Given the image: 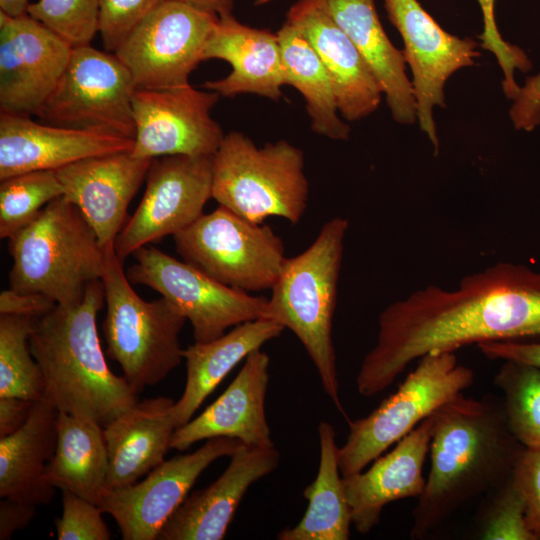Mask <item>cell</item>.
<instances>
[{"label":"cell","mask_w":540,"mask_h":540,"mask_svg":"<svg viewBox=\"0 0 540 540\" xmlns=\"http://www.w3.org/2000/svg\"><path fill=\"white\" fill-rule=\"evenodd\" d=\"M286 22L310 42L322 61L336 96L338 110L348 121L372 114L382 89L357 48L331 15L325 0H298Z\"/></svg>","instance_id":"ffe728a7"},{"label":"cell","mask_w":540,"mask_h":540,"mask_svg":"<svg viewBox=\"0 0 540 540\" xmlns=\"http://www.w3.org/2000/svg\"><path fill=\"white\" fill-rule=\"evenodd\" d=\"M131 73L114 53L73 47L69 63L38 117L53 125L96 129L134 139Z\"/></svg>","instance_id":"8fae6325"},{"label":"cell","mask_w":540,"mask_h":540,"mask_svg":"<svg viewBox=\"0 0 540 540\" xmlns=\"http://www.w3.org/2000/svg\"><path fill=\"white\" fill-rule=\"evenodd\" d=\"M34 401L0 397V438L13 434L27 421Z\"/></svg>","instance_id":"f6af8a7d"},{"label":"cell","mask_w":540,"mask_h":540,"mask_svg":"<svg viewBox=\"0 0 540 540\" xmlns=\"http://www.w3.org/2000/svg\"><path fill=\"white\" fill-rule=\"evenodd\" d=\"M164 0H100L98 32L108 52L125 38Z\"/></svg>","instance_id":"8d00e7d4"},{"label":"cell","mask_w":540,"mask_h":540,"mask_svg":"<svg viewBox=\"0 0 540 540\" xmlns=\"http://www.w3.org/2000/svg\"><path fill=\"white\" fill-rule=\"evenodd\" d=\"M132 256L129 281L148 286L169 301L190 321L195 342H209L228 328L264 318L268 299L263 296L222 284L152 246H143Z\"/></svg>","instance_id":"30bf717a"},{"label":"cell","mask_w":540,"mask_h":540,"mask_svg":"<svg viewBox=\"0 0 540 540\" xmlns=\"http://www.w3.org/2000/svg\"><path fill=\"white\" fill-rule=\"evenodd\" d=\"M494 490L481 521V539L535 540L527 526L524 497L513 474Z\"/></svg>","instance_id":"d590c367"},{"label":"cell","mask_w":540,"mask_h":540,"mask_svg":"<svg viewBox=\"0 0 540 540\" xmlns=\"http://www.w3.org/2000/svg\"><path fill=\"white\" fill-rule=\"evenodd\" d=\"M134 139L115 133L45 125L29 115L0 114V180L40 170H57L76 161L131 151Z\"/></svg>","instance_id":"d6986e66"},{"label":"cell","mask_w":540,"mask_h":540,"mask_svg":"<svg viewBox=\"0 0 540 540\" xmlns=\"http://www.w3.org/2000/svg\"><path fill=\"white\" fill-rule=\"evenodd\" d=\"M57 303L38 293H24L12 289L0 293V314L19 315L31 318L41 317L50 312Z\"/></svg>","instance_id":"b9f144b4"},{"label":"cell","mask_w":540,"mask_h":540,"mask_svg":"<svg viewBox=\"0 0 540 540\" xmlns=\"http://www.w3.org/2000/svg\"><path fill=\"white\" fill-rule=\"evenodd\" d=\"M73 46L24 14L0 11L1 112L37 115L54 92Z\"/></svg>","instance_id":"e0dca14e"},{"label":"cell","mask_w":540,"mask_h":540,"mask_svg":"<svg viewBox=\"0 0 540 540\" xmlns=\"http://www.w3.org/2000/svg\"><path fill=\"white\" fill-rule=\"evenodd\" d=\"M431 465L412 511L411 539H422L465 504L497 488L513 472L524 446L511 433L502 401L463 394L435 413Z\"/></svg>","instance_id":"7a4b0ae2"},{"label":"cell","mask_w":540,"mask_h":540,"mask_svg":"<svg viewBox=\"0 0 540 540\" xmlns=\"http://www.w3.org/2000/svg\"><path fill=\"white\" fill-rule=\"evenodd\" d=\"M320 459L315 480L303 495L308 500L304 516L294 527L280 531L279 540H347L352 518L339 468L334 427L318 426Z\"/></svg>","instance_id":"f546056e"},{"label":"cell","mask_w":540,"mask_h":540,"mask_svg":"<svg viewBox=\"0 0 540 540\" xmlns=\"http://www.w3.org/2000/svg\"><path fill=\"white\" fill-rule=\"evenodd\" d=\"M477 347L489 359L514 361L540 368V343L491 341L480 343Z\"/></svg>","instance_id":"7bdbcfd3"},{"label":"cell","mask_w":540,"mask_h":540,"mask_svg":"<svg viewBox=\"0 0 540 540\" xmlns=\"http://www.w3.org/2000/svg\"><path fill=\"white\" fill-rule=\"evenodd\" d=\"M28 0H0V11L16 17L27 13Z\"/></svg>","instance_id":"7dc6e473"},{"label":"cell","mask_w":540,"mask_h":540,"mask_svg":"<svg viewBox=\"0 0 540 540\" xmlns=\"http://www.w3.org/2000/svg\"><path fill=\"white\" fill-rule=\"evenodd\" d=\"M107 473L104 427L91 419L59 412L56 449L45 472L47 483L99 505Z\"/></svg>","instance_id":"f1b7e54d"},{"label":"cell","mask_w":540,"mask_h":540,"mask_svg":"<svg viewBox=\"0 0 540 540\" xmlns=\"http://www.w3.org/2000/svg\"><path fill=\"white\" fill-rule=\"evenodd\" d=\"M174 404L164 396L137 401L104 427L106 490L134 484L164 461L176 430Z\"/></svg>","instance_id":"d4e9b609"},{"label":"cell","mask_w":540,"mask_h":540,"mask_svg":"<svg viewBox=\"0 0 540 540\" xmlns=\"http://www.w3.org/2000/svg\"><path fill=\"white\" fill-rule=\"evenodd\" d=\"M473 370L453 351L430 353L417 361L397 390L365 417L348 420L349 433L338 447L342 477L362 471L424 419L472 386Z\"/></svg>","instance_id":"ba28073f"},{"label":"cell","mask_w":540,"mask_h":540,"mask_svg":"<svg viewBox=\"0 0 540 540\" xmlns=\"http://www.w3.org/2000/svg\"><path fill=\"white\" fill-rule=\"evenodd\" d=\"M280 453L274 446L242 445L224 472L188 496L163 526L158 540H221L249 487L273 472Z\"/></svg>","instance_id":"44dd1931"},{"label":"cell","mask_w":540,"mask_h":540,"mask_svg":"<svg viewBox=\"0 0 540 540\" xmlns=\"http://www.w3.org/2000/svg\"><path fill=\"white\" fill-rule=\"evenodd\" d=\"M105 301L102 280L91 282L74 305H56L34 320L30 349L39 364L44 397L59 412L88 418L105 427L137 403L124 376L109 368L96 319Z\"/></svg>","instance_id":"3957f363"},{"label":"cell","mask_w":540,"mask_h":540,"mask_svg":"<svg viewBox=\"0 0 540 540\" xmlns=\"http://www.w3.org/2000/svg\"><path fill=\"white\" fill-rule=\"evenodd\" d=\"M212 198V157L168 155L151 162L137 209L114 241L118 258L194 223Z\"/></svg>","instance_id":"4fadbf2b"},{"label":"cell","mask_w":540,"mask_h":540,"mask_svg":"<svg viewBox=\"0 0 540 540\" xmlns=\"http://www.w3.org/2000/svg\"><path fill=\"white\" fill-rule=\"evenodd\" d=\"M349 222L333 217L303 252L287 258L264 318L289 329L313 362L324 392L348 421L339 395L333 318Z\"/></svg>","instance_id":"277c9868"},{"label":"cell","mask_w":540,"mask_h":540,"mask_svg":"<svg viewBox=\"0 0 540 540\" xmlns=\"http://www.w3.org/2000/svg\"><path fill=\"white\" fill-rule=\"evenodd\" d=\"M107 311V355L138 394L167 377L184 359L179 334L186 318L165 298L145 301L134 291L114 244L105 247L101 278Z\"/></svg>","instance_id":"52a82bcc"},{"label":"cell","mask_w":540,"mask_h":540,"mask_svg":"<svg viewBox=\"0 0 540 540\" xmlns=\"http://www.w3.org/2000/svg\"><path fill=\"white\" fill-rule=\"evenodd\" d=\"M0 237L11 238L52 200L63 196L55 170L31 171L0 180Z\"/></svg>","instance_id":"836d02e7"},{"label":"cell","mask_w":540,"mask_h":540,"mask_svg":"<svg viewBox=\"0 0 540 540\" xmlns=\"http://www.w3.org/2000/svg\"><path fill=\"white\" fill-rule=\"evenodd\" d=\"M337 24L351 39L385 94L393 119L411 125L417 121L412 83L405 71L403 51L387 37L374 0H325Z\"/></svg>","instance_id":"484cf974"},{"label":"cell","mask_w":540,"mask_h":540,"mask_svg":"<svg viewBox=\"0 0 540 540\" xmlns=\"http://www.w3.org/2000/svg\"><path fill=\"white\" fill-rule=\"evenodd\" d=\"M62 491V516L55 522L58 540H109L102 509L68 490Z\"/></svg>","instance_id":"f35d334b"},{"label":"cell","mask_w":540,"mask_h":540,"mask_svg":"<svg viewBox=\"0 0 540 540\" xmlns=\"http://www.w3.org/2000/svg\"><path fill=\"white\" fill-rule=\"evenodd\" d=\"M219 17L231 14L234 0H180Z\"/></svg>","instance_id":"bcb514c9"},{"label":"cell","mask_w":540,"mask_h":540,"mask_svg":"<svg viewBox=\"0 0 540 540\" xmlns=\"http://www.w3.org/2000/svg\"><path fill=\"white\" fill-rule=\"evenodd\" d=\"M173 238L185 262L246 292L271 290L287 259L281 237L270 226L248 221L220 205Z\"/></svg>","instance_id":"9c48e42d"},{"label":"cell","mask_w":540,"mask_h":540,"mask_svg":"<svg viewBox=\"0 0 540 540\" xmlns=\"http://www.w3.org/2000/svg\"><path fill=\"white\" fill-rule=\"evenodd\" d=\"M100 0H38L27 9L71 46L90 45L98 32Z\"/></svg>","instance_id":"e575fe53"},{"label":"cell","mask_w":540,"mask_h":540,"mask_svg":"<svg viewBox=\"0 0 540 540\" xmlns=\"http://www.w3.org/2000/svg\"><path fill=\"white\" fill-rule=\"evenodd\" d=\"M434 413L424 419L394 448L373 461L366 471L343 477L352 525L360 534L378 525L391 502L418 498L425 487L423 466L430 449Z\"/></svg>","instance_id":"603a6c76"},{"label":"cell","mask_w":540,"mask_h":540,"mask_svg":"<svg viewBox=\"0 0 540 540\" xmlns=\"http://www.w3.org/2000/svg\"><path fill=\"white\" fill-rule=\"evenodd\" d=\"M285 328L266 318L248 321L209 342H195L184 349L186 382L184 391L172 409L176 428L191 420L229 372Z\"/></svg>","instance_id":"83f0119b"},{"label":"cell","mask_w":540,"mask_h":540,"mask_svg":"<svg viewBox=\"0 0 540 540\" xmlns=\"http://www.w3.org/2000/svg\"><path fill=\"white\" fill-rule=\"evenodd\" d=\"M277 36L285 85L293 86L302 94L313 132L332 140H348L351 128L338 116L331 80L308 39L286 21Z\"/></svg>","instance_id":"4dcf8cb0"},{"label":"cell","mask_w":540,"mask_h":540,"mask_svg":"<svg viewBox=\"0 0 540 540\" xmlns=\"http://www.w3.org/2000/svg\"><path fill=\"white\" fill-rule=\"evenodd\" d=\"M34 318L0 316V397L37 401L44 397L41 368L30 349Z\"/></svg>","instance_id":"1f68e13d"},{"label":"cell","mask_w":540,"mask_h":540,"mask_svg":"<svg viewBox=\"0 0 540 540\" xmlns=\"http://www.w3.org/2000/svg\"><path fill=\"white\" fill-rule=\"evenodd\" d=\"M219 96L190 84L169 89H137L132 99L135 122L132 155L149 159L168 155L212 157L225 136L210 115Z\"/></svg>","instance_id":"2e32d148"},{"label":"cell","mask_w":540,"mask_h":540,"mask_svg":"<svg viewBox=\"0 0 540 540\" xmlns=\"http://www.w3.org/2000/svg\"><path fill=\"white\" fill-rule=\"evenodd\" d=\"M390 22L404 42L403 55L412 72L417 121L434 147L439 139L433 117L435 106L444 108V86L453 73L474 65L478 44L441 28L418 0H384Z\"/></svg>","instance_id":"9a60e30c"},{"label":"cell","mask_w":540,"mask_h":540,"mask_svg":"<svg viewBox=\"0 0 540 540\" xmlns=\"http://www.w3.org/2000/svg\"><path fill=\"white\" fill-rule=\"evenodd\" d=\"M507 425L525 448H540V368L504 361L494 376Z\"/></svg>","instance_id":"d6a6232c"},{"label":"cell","mask_w":540,"mask_h":540,"mask_svg":"<svg viewBox=\"0 0 540 540\" xmlns=\"http://www.w3.org/2000/svg\"><path fill=\"white\" fill-rule=\"evenodd\" d=\"M525 501V518L540 540V448H525L512 472Z\"/></svg>","instance_id":"ab89813d"},{"label":"cell","mask_w":540,"mask_h":540,"mask_svg":"<svg viewBox=\"0 0 540 540\" xmlns=\"http://www.w3.org/2000/svg\"><path fill=\"white\" fill-rule=\"evenodd\" d=\"M219 16L180 0H164L119 45L114 54L127 67L137 89L189 85L203 61Z\"/></svg>","instance_id":"7c38bea8"},{"label":"cell","mask_w":540,"mask_h":540,"mask_svg":"<svg viewBox=\"0 0 540 540\" xmlns=\"http://www.w3.org/2000/svg\"><path fill=\"white\" fill-rule=\"evenodd\" d=\"M242 445L229 437L210 438L192 453L164 460L144 480L106 490L99 506L114 518L124 540H155L200 474Z\"/></svg>","instance_id":"5bb4252c"},{"label":"cell","mask_w":540,"mask_h":540,"mask_svg":"<svg viewBox=\"0 0 540 540\" xmlns=\"http://www.w3.org/2000/svg\"><path fill=\"white\" fill-rule=\"evenodd\" d=\"M304 166L303 151L286 140L258 147L231 132L212 156V198L253 223L268 217L298 223L309 196Z\"/></svg>","instance_id":"8992f818"},{"label":"cell","mask_w":540,"mask_h":540,"mask_svg":"<svg viewBox=\"0 0 540 540\" xmlns=\"http://www.w3.org/2000/svg\"><path fill=\"white\" fill-rule=\"evenodd\" d=\"M221 59L232 70L224 78L203 87L220 96L257 94L277 101L285 85L281 48L277 34L238 22L232 14L219 20L206 44L203 61Z\"/></svg>","instance_id":"cb8c5ba5"},{"label":"cell","mask_w":540,"mask_h":540,"mask_svg":"<svg viewBox=\"0 0 540 540\" xmlns=\"http://www.w3.org/2000/svg\"><path fill=\"white\" fill-rule=\"evenodd\" d=\"M270 358L250 353L225 391L201 414L176 428L171 449L184 451L196 442L229 437L249 447L274 446L266 419L265 398Z\"/></svg>","instance_id":"7402d4cb"},{"label":"cell","mask_w":540,"mask_h":540,"mask_svg":"<svg viewBox=\"0 0 540 540\" xmlns=\"http://www.w3.org/2000/svg\"><path fill=\"white\" fill-rule=\"evenodd\" d=\"M59 411L43 397L34 401L25 424L0 438V496L35 506L49 504L55 487L45 472L57 443Z\"/></svg>","instance_id":"4316f807"},{"label":"cell","mask_w":540,"mask_h":540,"mask_svg":"<svg viewBox=\"0 0 540 540\" xmlns=\"http://www.w3.org/2000/svg\"><path fill=\"white\" fill-rule=\"evenodd\" d=\"M153 159L131 151L85 158L55 170L63 197L74 204L105 248L126 223L127 208Z\"/></svg>","instance_id":"ac0fdd59"},{"label":"cell","mask_w":540,"mask_h":540,"mask_svg":"<svg viewBox=\"0 0 540 540\" xmlns=\"http://www.w3.org/2000/svg\"><path fill=\"white\" fill-rule=\"evenodd\" d=\"M3 499L0 502V539L7 540L29 525L36 514V506L10 498Z\"/></svg>","instance_id":"ee69618b"},{"label":"cell","mask_w":540,"mask_h":540,"mask_svg":"<svg viewBox=\"0 0 540 540\" xmlns=\"http://www.w3.org/2000/svg\"><path fill=\"white\" fill-rule=\"evenodd\" d=\"M480 4L484 28L480 35V46L494 54L503 72L502 88L504 94L513 100L520 89L515 80V70L527 72L531 68V62L525 52L519 47L505 41L498 31L494 5L495 0H477Z\"/></svg>","instance_id":"74e56055"},{"label":"cell","mask_w":540,"mask_h":540,"mask_svg":"<svg viewBox=\"0 0 540 540\" xmlns=\"http://www.w3.org/2000/svg\"><path fill=\"white\" fill-rule=\"evenodd\" d=\"M533 337H540V269L499 262L464 276L455 288L428 285L386 306L356 388L375 396L430 353Z\"/></svg>","instance_id":"6da1fadb"},{"label":"cell","mask_w":540,"mask_h":540,"mask_svg":"<svg viewBox=\"0 0 540 540\" xmlns=\"http://www.w3.org/2000/svg\"><path fill=\"white\" fill-rule=\"evenodd\" d=\"M510 119L517 130L532 131L540 124V72L528 77L512 100Z\"/></svg>","instance_id":"60d3db41"},{"label":"cell","mask_w":540,"mask_h":540,"mask_svg":"<svg viewBox=\"0 0 540 540\" xmlns=\"http://www.w3.org/2000/svg\"><path fill=\"white\" fill-rule=\"evenodd\" d=\"M9 252L10 289L42 294L62 306L79 303L104 271L105 248L79 209L63 196L9 238Z\"/></svg>","instance_id":"5b68a950"}]
</instances>
